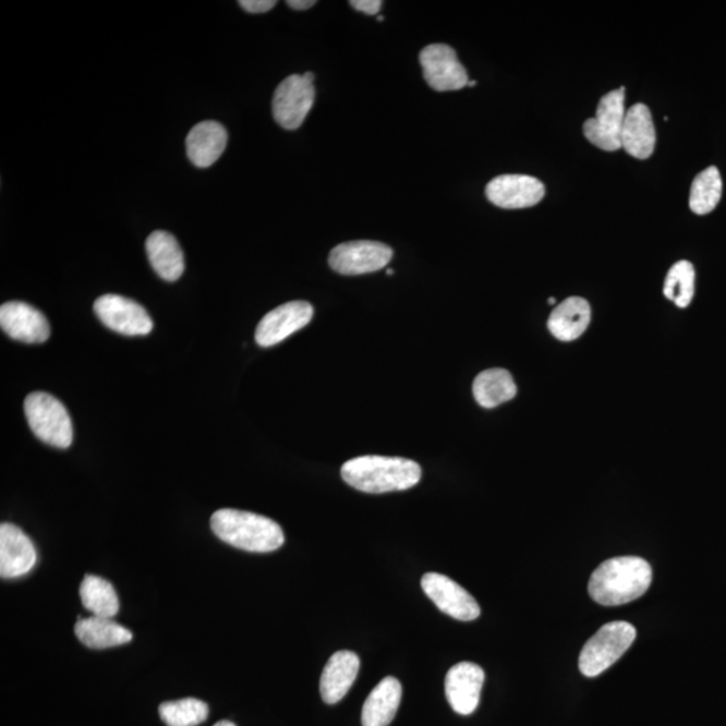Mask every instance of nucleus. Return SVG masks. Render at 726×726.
<instances>
[{
	"label": "nucleus",
	"mask_w": 726,
	"mask_h": 726,
	"mask_svg": "<svg viewBox=\"0 0 726 726\" xmlns=\"http://www.w3.org/2000/svg\"><path fill=\"white\" fill-rule=\"evenodd\" d=\"M653 581V569L644 558H609L592 573L588 592L598 604L614 607L642 597Z\"/></svg>",
	"instance_id": "1"
},
{
	"label": "nucleus",
	"mask_w": 726,
	"mask_h": 726,
	"mask_svg": "<svg viewBox=\"0 0 726 726\" xmlns=\"http://www.w3.org/2000/svg\"><path fill=\"white\" fill-rule=\"evenodd\" d=\"M343 481L367 494L403 492L422 480V467L413 460L386 457H360L342 465Z\"/></svg>",
	"instance_id": "2"
},
{
	"label": "nucleus",
	"mask_w": 726,
	"mask_h": 726,
	"mask_svg": "<svg viewBox=\"0 0 726 726\" xmlns=\"http://www.w3.org/2000/svg\"><path fill=\"white\" fill-rule=\"evenodd\" d=\"M210 527L223 543L246 552L278 550L286 540L278 523L255 512L218 510L211 516Z\"/></svg>",
	"instance_id": "3"
},
{
	"label": "nucleus",
	"mask_w": 726,
	"mask_h": 726,
	"mask_svg": "<svg viewBox=\"0 0 726 726\" xmlns=\"http://www.w3.org/2000/svg\"><path fill=\"white\" fill-rule=\"evenodd\" d=\"M637 638V630L627 621H610L598 630L581 650L580 671L585 677H597L616 664Z\"/></svg>",
	"instance_id": "4"
},
{
	"label": "nucleus",
	"mask_w": 726,
	"mask_h": 726,
	"mask_svg": "<svg viewBox=\"0 0 726 726\" xmlns=\"http://www.w3.org/2000/svg\"><path fill=\"white\" fill-rule=\"evenodd\" d=\"M25 414L33 434L49 446L69 448L73 443L71 414L55 396L34 391L26 397Z\"/></svg>",
	"instance_id": "5"
},
{
	"label": "nucleus",
	"mask_w": 726,
	"mask_h": 726,
	"mask_svg": "<svg viewBox=\"0 0 726 726\" xmlns=\"http://www.w3.org/2000/svg\"><path fill=\"white\" fill-rule=\"evenodd\" d=\"M625 86L610 90L598 101L596 117L584 123L588 141L604 152L621 148V131L626 119Z\"/></svg>",
	"instance_id": "6"
},
{
	"label": "nucleus",
	"mask_w": 726,
	"mask_h": 726,
	"mask_svg": "<svg viewBox=\"0 0 726 726\" xmlns=\"http://www.w3.org/2000/svg\"><path fill=\"white\" fill-rule=\"evenodd\" d=\"M394 257L390 246L377 241H350L334 247L328 264L336 273L356 276L377 273Z\"/></svg>",
	"instance_id": "7"
},
{
	"label": "nucleus",
	"mask_w": 726,
	"mask_h": 726,
	"mask_svg": "<svg viewBox=\"0 0 726 726\" xmlns=\"http://www.w3.org/2000/svg\"><path fill=\"white\" fill-rule=\"evenodd\" d=\"M315 86L303 74H292L282 80L275 90L273 111L278 124L286 130H297L314 106Z\"/></svg>",
	"instance_id": "8"
},
{
	"label": "nucleus",
	"mask_w": 726,
	"mask_h": 726,
	"mask_svg": "<svg viewBox=\"0 0 726 726\" xmlns=\"http://www.w3.org/2000/svg\"><path fill=\"white\" fill-rule=\"evenodd\" d=\"M420 63L423 66L424 78L432 89L459 90L469 84V74L451 46L443 44L426 46L420 53Z\"/></svg>",
	"instance_id": "9"
},
{
	"label": "nucleus",
	"mask_w": 726,
	"mask_h": 726,
	"mask_svg": "<svg viewBox=\"0 0 726 726\" xmlns=\"http://www.w3.org/2000/svg\"><path fill=\"white\" fill-rule=\"evenodd\" d=\"M95 313L102 325L123 336H147L154 323L146 308L129 298L104 295L95 302Z\"/></svg>",
	"instance_id": "10"
},
{
	"label": "nucleus",
	"mask_w": 726,
	"mask_h": 726,
	"mask_svg": "<svg viewBox=\"0 0 726 726\" xmlns=\"http://www.w3.org/2000/svg\"><path fill=\"white\" fill-rule=\"evenodd\" d=\"M425 595L441 613L460 621L480 618L481 607L464 588L440 573H426L422 579Z\"/></svg>",
	"instance_id": "11"
},
{
	"label": "nucleus",
	"mask_w": 726,
	"mask_h": 726,
	"mask_svg": "<svg viewBox=\"0 0 726 726\" xmlns=\"http://www.w3.org/2000/svg\"><path fill=\"white\" fill-rule=\"evenodd\" d=\"M313 316L314 308L308 302L298 301L279 305L258 323L256 342L262 348L278 344L307 326Z\"/></svg>",
	"instance_id": "12"
},
{
	"label": "nucleus",
	"mask_w": 726,
	"mask_h": 726,
	"mask_svg": "<svg viewBox=\"0 0 726 726\" xmlns=\"http://www.w3.org/2000/svg\"><path fill=\"white\" fill-rule=\"evenodd\" d=\"M486 195L492 204L503 209H527L543 201L545 186L534 177L499 176L487 184Z\"/></svg>",
	"instance_id": "13"
},
{
	"label": "nucleus",
	"mask_w": 726,
	"mask_h": 726,
	"mask_svg": "<svg viewBox=\"0 0 726 726\" xmlns=\"http://www.w3.org/2000/svg\"><path fill=\"white\" fill-rule=\"evenodd\" d=\"M0 326L10 338L20 342L44 343L50 337L46 316L23 302H9L0 307Z\"/></svg>",
	"instance_id": "14"
},
{
	"label": "nucleus",
	"mask_w": 726,
	"mask_h": 726,
	"mask_svg": "<svg viewBox=\"0 0 726 726\" xmlns=\"http://www.w3.org/2000/svg\"><path fill=\"white\" fill-rule=\"evenodd\" d=\"M484 683L481 666L462 662L449 668L446 677V695L453 711L469 716L480 705Z\"/></svg>",
	"instance_id": "15"
},
{
	"label": "nucleus",
	"mask_w": 726,
	"mask_h": 726,
	"mask_svg": "<svg viewBox=\"0 0 726 726\" xmlns=\"http://www.w3.org/2000/svg\"><path fill=\"white\" fill-rule=\"evenodd\" d=\"M37 562L36 547L19 527L2 523L0 527V576L16 579L31 572Z\"/></svg>",
	"instance_id": "16"
},
{
	"label": "nucleus",
	"mask_w": 726,
	"mask_h": 726,
	"mask_svg": "<svg viewBox=\"0 0 726 726\" xmlns=\"http://www.w3.org/2000/svg\"><path fill=\"white\" fill-rule=\"evenodd\" d=\"M361 661L351 651H338L328 660L320 678V694L328 705L338 704L349 693L356 676Z\"/></svg>",
	"instance_id": "17"
},
{
	"label": "nucleus",
	"mask_w": 726,
	"mask_h": 726,
	"mask_svg": "<svg viewBox=\"0 0 726 726\" xmlns=\"http://www.w3.org/2000/svg\"><path fill=\"white\" fill-rule=\"evenodd\" d=\"M655 143L656 132L650 108L642 102L636 104L626 112L621 147L633 158L649 159L654 153Z\"/></svg>",
	"instance_id": "18"
},
{
	"label": "nucleus",
	"mask_w": 726,
	"mask_h": 726,
	"mask_svg": "<svg viewBox=\"0 0 726 726\" xmlns=\"http://www.w3.org/2000/svg\"><path fill=\"white\" fill-rule=\"evenodd\" d=\"M228 144V132L217 121H202L186 137L187 157L194 166L206 169L220 159Z\"/></svg>",
	"instance_id": "19"
},
{
	"label": "nucleus",
	"mask_w": 726,
	"mask_h": 726,
	"mask_svg": "<svg viewBox=\"0 0 726 726\" xmlns=\"http://www.w3.org/2000/svg\"><path fill=\"white\" fill-rule=\"evenodd\" d=\"M590 323V303L583 298L572 297L553 310L547 327L558 341L569 342L583 336Z\"/></svg>",
	"instance_id": "20"
},
{
	"label": "nucleus",
	"mask_w": 726,
	"mask_h": 726,
	"mask_svg": "<svg viewBox=\"0 0 726 726\" xmlns=\"http://www.w3.org/2000/svg\"><path fill=\"white\" fill-rule=\"evenodd\" d=\"M402 686L399 679L386 677L368 694L362 707L363 726H388L400 706Z\"/></svg>",
	"instance_id": "21"
},
{
	"label": "nucleus",
	"mask_w": 726,
	"mask_h": 726,
	"mask_svg": "<svg viewBox=\"0 0 726 726\" xmlns=\"http://www.w3.org/2000/svg\"><path fill=\"white\" fill-rule=\"evenodd\" d=\"M146 251L155 273L167 281H177L184 270V257L174 235L157 230L148 235Z\"/></svg>",
	"instance_id": "22"
},
{
	"label": "nucleus",
	"mask_w": 726,
	"mask_h": 726,
	"mask_svg": "<svg viewBox=\"0 0 726 726\" xmlns=\"http://www.w3.org/2000/svg\"><path fill=\"white\" fill-rule=\"evenodd\" d=\"M74 632H76L81 643L94 650L117 648V645L132 641L130 630H126L125 627L117 624L113 619L99 618V616H90L86 619L78 618L76 626H74Z\"/></svg>",
	"instance_id": "23"
},
{
	"label": "nucleus",
	"mask_w": 726,
	"mask_h": 726,
	"mask_svg": "<svg viewBox=\"0 0 726 726\" xmlns=\"http://www.w3.org/2000/svg\"><path fill=\"white\" fill-rule=\"evenodd\" d=\"M472 391L476 402L489 409L515 399L517 385L505 368H488L475 378Z\"/></svg>",
	"instance_id": "24"
},
{
	"label": "nucleus",
	"mask_w": 726,
	"mask_h": 726,
	"mask_svg": "<svg viewBox=\"0 0 726 726\" xmlns=\"http://www.w3.org/2000/svg\"><path fill=\"white\" fill-rule=\"evenodd\" d=\"M81 602L92 616L113 619L119 613L117 591L109 581L99 576L86 574L80 585Z\"/></svg>",
	"instance_id": "25"
},
{
	"label": "nucleus",
	"mask_w": 726,
	"mask_h": 726,
	"mask_svg": "<svg viewBox=\"0 0 726 726\" xmlns=\"http://www.w3.org/2000/svg\"><path fill=\"white\" fill-rule=\"evenodd\" d=\"M723 195V180L717 167H707L691 184L689 205L695 215L704 216L716 209Z\"/></svg>",
	"instance_id": "26"
},
{
	"label": "nucleus",
	"mask_w": 726,
	"mask_h": 726,
	"mask_svg": "<svg viewBox=\"0 0 726 726\" xmlns=\"http://www.w3.org/2000/svg\"><path fill=\"white\" fill-rule=\"evenodd\" d=\"M159 716L167 726H197L209 717V706L197 699L169 701L159 706Z\"/></svg>",
	"instance_id": "27"
},
{
	"label": "nucleus",
	"mask_w": 726,
	"mask_h": 726,
	"mask_svg": "<svg viewBox=\"0 0 726 726\" xmlns=\"http://www.w3.org/2000/svg\"><path fill=\"white\" fill-rule=\"evenodd\" d=\"M695 270L689 262H678L673 265L666 276L664 293L668 301L686 308L693 301Z\"/></svg>",
	"instance_id": "28"
},
{
	"label": "nucleus",
	"mask_w": 726,
	"mask_h": 726,
	"mask_svg": "<svg viewBox=\"0 0 726 726\" xmlns=\"http://www.w3.org/2000/svg\"><path fill=\"white\" fill-rule=\"evenodd\" d=\"M242 9L247 11L251 14H263L268 13V11L275 8V0H241L239 2Z\"/></svg>",
	"instance_id": "29"
},
{
	"label": "nucleus",
	"mask_w": 726,
	"mask_h": 726,
	"mask_svg": "<svg viewBox=\"0 0 726 726\" xmlns=\"http://www.w3.org/2000/svg\"><path fill=\"white\" fill-rule=\"evenodd\" d=\"M350 5L367 15H377L383 9L382 0H351Z\"/></svg>",
	"instance_id": "30"
},
{
	"label": "nucleus",
	"mask_w": 726,
	"mask_h": 726,
	"mask_svg": "<svg viewBox=\"0 0 726 726\" xmlns=\"http://www.w3.org/2000/svg\"><path fill=\"white\" fill-rule=\"evenodd\" d=\"M288 5L293 10H308L316 4L315 0H288Z\"/></svg>",
	"instance_id": "31"
},
{
	"label": "nucleus",
	"mask_w": 726,
	"mask_h": 726,
	"mask_svg": "<svg viewBox=\"0 0 726 726\" xmlns=\"http://www.w3.org/2000/svg\"><path fill=\"white\" fill-rule=\"evenodd\" d=\"M303 77H304L305 80H308L310 83H314L315 74H314L313 72H305V73L303 74Z\"/></svg>",
	"instance_id": "32"
},
{
	"label": "nucleus",
	"mask_w": 726,
	"mask_h": 726,
	"mask_svg": "<svg viewBox=\"0 0 726 726\" xmlns=\"http://www.w3.org/2000/svg\"><path fill=\"white\" fill-rule=\"evenodd\" d=\"M215 726H235L232 722H227V719H223V722L217 723Z\"/></svg>",
	"instance_id": "33"
},
{
	"label": "nucleus",
	"mask_w": 726,
	"mask_h": 726,
	"mask_svg": "<svg viewBox=\"0 0 726 726\" xmlns=\"http://www.w3.org/2000/svg\"><path fill=\"white\" fill-rule=\"evenodd\" d=\"M475 85H476L475 80L469 81V84H467V86H471V88H472V86H475Z\"/></svg>",
	"instance_id": "34"
},
{
	"label": "nucleus",
	"mask_w": 726,
	"mask_h": 726,
	"mask_svg": "<svg viewBox=\"0 0 726 726\" xmlns=\"http://www.w3.org/2000/svg\"><path fill=\"white\" fill-rule=\"evenodd\" d=\"M386 274H388L389 276H391V275L395 274V270H394V269H388V270H386Z\"/></svg>",
	"instance_id": "35"
},
{
	"label": "nucleus",
	"mask_w": 726,
	"mask_h": 726,
	"mask_svg": "<svg viewBox=\"0 0 726 726\" xmlns=\"http://www.w3.org/2000/svg\"><path fill=\"white\" fill-rule=\"evenodd\" d=\"M555 303H556V299H555V298H550V299H549V304H555Z\"/></svg>",
	"instance_id": "36"
},
{
	"label": "nucleus",
	"mask_w": 726,
	"mask_h": 726,
	"mask_svg": "<svg viewBox=\"0 0 726 726\" xmlns=\"http://www.w3.org/2000/svg\"><path fill=\"white\" fill-rule=\"evenodd\" d=\"M384 20H385V19H383V16H377V21H378V22H383Z\"/></svg>",
	"instance_id": "37"
}]
</instances>
